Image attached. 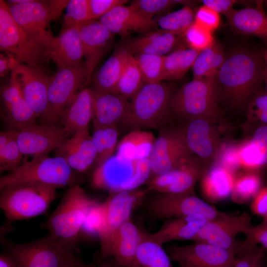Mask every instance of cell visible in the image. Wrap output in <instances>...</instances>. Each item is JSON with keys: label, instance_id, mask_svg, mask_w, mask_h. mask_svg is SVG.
<instances>
[{"label": "cell", "instance_id": "e575fe53", "mask_svg": "<svg viewBox=\"0 0 267 267\" xmlns=\"http://www.w3.org/2000/svg\"><path fill=\"white\" fill-rule=\"evenodd\" d=\"M226 57L221 46L214 42L197 55L192 67L193 79L215 78Z\"/></svg>", "mask_w": 267, "mask_h": 267}, {"label": "cell", "instance_id": "8992f818", "mask_svg": "<svg viewBox=\"0 0 267 267\" xmlns=\"http://www.w3.org/2000/svg\"><path fill=\"white\" fill-rule=\"evenodd\" d=\"M57 188L37 183L8 186L0 189V207L9 223L34 218L46 212Z\"/></svg>", "mask_w": 267, "mask_h": 267}, {"label": "cell", "instance_id": "30bf717a", "mask_svg": "<svg viewBox=\"0 0 267 267\" xmlns=\"http://www.w3.org/2000/svg\"><path fill=\"white\" fill-rule=\"evenodd\" d=\"M216 121L198 118L177 127L188 156L205 171L216 161L222 147Z\"/></svg>", "mask_w": 267, "mask_h": 267}, {"label": "cell", "instance_id": "d6986e66", "mask_svg": "<svg viewBox=\"0 0 267 267\" xmlns=\"http://www.w3.org/2000/svg\"><path fill=\"white\" fill-rule=\"evenodd\" d=\"M189 158L177 127L161 128L149 157L151 172L148 180L170 171Z\"/></svg>", "mask_w": 267, "mask_h": 267}, {"label": "cell", "instance_id": "f6af8a7d", "mask_svg": "<svg viewBox=\"0 0 267 267\" xmlns=\"http://www.w3.org/2000/svg\"><path fill=\"white\" fill-rule=\"evenodd\" d=\"M212 33L194 21L183 36L189 48L200 52L215 42Z\"/></svg>", "mask_w": 267, "mask_h": 267}, {"label": "cell", "instance_id": "7bdbcfd3", "mask_svg": "<svg viewBox=\"0 0 267 267\" xmlns=\"http://www.w3.org/2000/svg\"><path fill=\"white\" fill-rule=\"evenodd\" d=\"M106 216L103 202L99 203L93 200L87 213L80 232L87 237H99L106 227Z\"/></svg>", "mask_w": 267, "mask_h": 267}, {"label": "cell", "instance_id": "f35d334b", "mask_svg": "<svg viewBox=\"0 0 267 267\" xmlns=\"http://www.w3.org/2000/svg\"><path fill=\"white\" fill-rule=\"evenodd\" d=\"M118 126L101 127L93 129L92 139L96 155L94 165L97 167L114 155L118 145Z\"/></svg>", "mask_w": 267, "mask_h": 267}, {"label": "cell", "instance_id": "bcb514c9", "mask_svg": "<svg viewBox=\"0 0 267 267\" xmlns=\"http://www.w3.org/2000/svg\"><path fill=\"white\" fill-rule=\"evenodd\" d=\"M90 21L89 0H70L63 17V28L80 25Z\"/></svg>", "mask_w": 267, "mask_h": 267}, {"label": "cell", "instance_id": "003e7915", "mask_svg": "<svg viewBox=\"0 0 267 267\" xmlns=\"http://www.w3.org/2000/svg\"><path fill=\"white\" fill-rule=\"evenodd\" d=\"M263 4H265L266 6H267V0H263Z\"/></svg>", "mask_w": 267, "mask_h": 267}, {"label": "cell", "instance_id": "e0dca14e", "mask_svg": "<svg viewBox=\"0 0 267 267\" xmlns=\"http://www.w3.org/2000/svg\"><path fill=\"white\" fill-rule=\"evenodd\" d=\"M147 191L136 189L110 193L103 202L106 216V227L99 237L100 255L106 251L113 235L125 223L131 221L133 210L143 201Z\"/></svg>", "mask_w": 267, "mask_h": 267}, {"label": "cell", "instance_id": "7402d4cb", "mask_svg": "<svg viewBox=\"0 0 267 267\" xmlns=\"http://www.w3.org/2000/svg\"><path fill=\"white\" fill-rule=\"evenodd\" d=\"M113 34L126 36L131 33L146 34L156 27V22L141 14L133 7L121 5L112 9L99 19Z\"/></svg>", "mask_w": 267, "mask_h": 267}, {"label": "cell", "instance_id": "8fae6325", "mask_svg": "<svg viewBox=\"0 0 267 267\" xmlns=\"http://www.w3.org/2000/svg\"><path fill=\"white\" fill-rule=\"evenodd\" d=\"M7 56L12 71L11 78L17 83L24 98L38 118L42 123H58L48 97L51 76Z\"/></svg>", "mask_w": 267, "mask_h": 267}, {"label": "cell", "instance_id": "e7e4bbea", "mask_svg": "<svg viewBox=\"0 0 267 267\" xmlns=\"http://www.w3.org/2000/svg\"><path fill=\"white\" fill-rule=\"evenodd\" d=\"M259 225L261 226H267V215L263 218L262 222Z\"/></svg>", "mask_w": 267, "mask_h": 267}, {"label": "cell", "instance_id": "f5cc1de1", "mask_svg": "<svg viewBox=\"0 0 267 267\" xmlns=\"http://www.w3.org/2000/svg\"><path fill=\"white\" fill-rule=\"evenodd\" d=\"M128 1L126 0H89L90 21L99 19L114 7L124 5Z\"/></svg>", "mask_w": 267, "mask_h": 267}, {"label": "cell", "instance_id": "cb8c5ba5", "mask_svg": "<svg viewBox=\"0 0 267 267\" xmlns=\"http://www.w3.org/2000/svg\"><path fill=\"white\" fill-rule=\"evenodd\" d=\"M113 35L99 21L92 20L80 25V36L88 70V83L94 68L108 49Z\"/></svg>", "mask_w": 267, "mask_h": 267}, {"label": "cell", "instance_id": "9a60e30c", "mask_svg": "<svg viewBox=\"0 0 267 267\" xmlns=\"http://www.w3.org/2000/svg\"><path fill=\"white\" fill-rule=\"evenodd\" d=\"M71 135L56 123H35L17 130L16 140L23 155H47L60 146Z\"/></svg>", "mask_w": 267, "mask_h": 267}, {"label": "cell", "instance_id": "ffe728a7", "mask_svg": "<svg viewBox=\"0 0 267 267\" xmlns=\"http://www.w3.org/2000/svg\"><path fill=\"white\" fill-rule=\"evenodd\" d=\"M205 172L200 166L188 159L170 171L149 179L145 189L166 194L193 193L195 185Z\"/></svg>", "mask_w": 267, "mask_h": 267}, {"label": "cell", "instance_id": "6da1fadb", "mask_svg": "<svg viewBox=\"0 0 267 267\" xmlns=\"http://www.w3.org/2000/svg\"><path fill=\"white\" fill-rule=\"evenodd\" d=\"M266 73L262 52L235 50L226 57L215 77L218 104L246 110L253 97L264 89Z\"/></svg>", "mask_w": 267, "mask_h": 267}, {"label": "cell", "instance_id": "60d3db41", "mask_svg": "<svg viewBox=\"0 0 267 267\" xmlns=\"http://www.w3.org/2000/svg\"><path fill=\"white\" fill-rule=\"evenodd\" d=\"M262 187V179L259 173L245 172L236 175L231 200L238 204L245 203L253 199Z\"/></svg>", "mask_w": 267, "mask_h": 267}, {"label": "cell", "instance_id": "94428289", "mask_svg": "<svg viewBox=\"0 0 267 267\" xmlns=\"http://www.w3.org/2000/svg\"><path fill=\"white\" fill-rule=\"evenodd\" d=\"M97 265H95V267H124L119 264L112 257H109L105 259Z\"/></svg>", "mask_w": 267, "mask_h": 267}, {"label": "cell", "instance_id": "277c9868", "mask_svg": "<svg viewBox=\"0 0 267 267\" xmlns=\"http://www.w3.org/2000/svg\"><path fill=\"white\" fill-rule=\"evenodd\" d=\"M215 78L193 79L175 89L169 103L171 120L184 122L198 118L217 121L220 111Z\"/></svg>", "mask_w": 267, "mask_h": 267}, {"label": "cell", "instance_id": "ac0fdd59", "mask_svg": "<svg viewBox=\"0 0 267 267\" xmlns=\"http://www.w3.org/2000/svg\"><path fill=\"white\" fill-rule=\"evenodd\" d=\"M88 83V70L85 61L75 66L58 68L56 73L51 76L48 97L58 123L62 112L79 89Z\"/></svg>", "mask_w": 267, "mask_h": 267}, {"label": "cell", "instance_id": "ba28073f", "mask_svg": "<svg viewBox=\"0 0 267 267\" xmlns=\"http://www.w3.org/2000/svg\"><path fill=\"white\" fill-rule=\"evenodd\" d=\"M73 170L62 157L34 156L0 178V190L26 183H42L57 188L71 186L75 179Z\"/></svg>", "mask_w": 267, "mask_h": 267}, {"label": "cell", "instance_id": "f546056e", "mask_svg": "<svg viewBox=\"0 0 267 267\" xmlns=\"http://www.w3.org/2000/svg\"><path fill=\"white\" fill-rule=\"evenodd\" d=\"M235 176L233 171L214 162L200 179L202 195L211 202L225 199L231 196Z\"/></svg>", "mask_w": 267, "mask_h": 267}, {"label": "cell", "instance_id": "ee69618b", "mask_svg": "<svg viewBox=\"0 0 267 267\" xmlns=\"http://www.w3.org/2000/svg\"><path fill=\"white\" fill-rule=\"evenodd\" d=\"M134 56L144 83L163 81L164 56L144 53L136 54Z\"/></svg>", "mask_w": 267, "mask_h": 267}, {"label": "cell", "instance_id": "816d5d0a", "mask_svg": "<svg viewBox=\"0 0 267 267\" xmlns=\"http://www.w3.org/2000/svg\"><path fill=\"white\" fill-rule=\"evenodd\" d=\"M264 254V249L256 246L240 254L233 267H263Z\"/></svg>", "mask_w": 267, "mask_h": 267}, {"label": "cell", "instance_id": "91938a15", "mask_svg": "<svg viewBox=\"0 0 267 267\" xmlns=\"http://www.w3.org/2000/svg\"><path fill=\"white\" fill-rule=\"evenodd\" d=\"M0 267H19L15 261L5 252L0 255Z\"/></svg>", "mask_w": 267, "mask_h": 267}, {"label": "cell", "instance_id": "ab89813d", "mask_svg": "<svg viewBox=\"0 0 267 267\" xmlns=\"http://www.w3.org/2000/svg\"><path fill=\"white\" fill-rule=\"evenodd\" d=\"M144 84L134 55L130 53L121 76L111 92L128 100L132 98Z\"/></svg>", "mask_w": 267, "mask_h": 267}, {"label": "cell", "instance_id": "03108f58", "mask_svg": "<svg viewBox=\"0 0 267 267\" xmlns=\"http://www.w3.org/2000/svg\"><path fill=\"white\" fill-rule=\"evenodd\" d=\"M264 89L265 91L267 93V74L266 73L264 78Z\"/></svg>", "mask_w": 267, "mask_h": 267}, {"label": "cell", "instance_id": "b9f144b4", "mask_svg": "<svg viewBox=\"0 0 267 267\" xmlns=\"http://www.w3.org/2000/svg\"><path fill=\"white\" fill-rule=\"evenodd\" d=\"M195 14L190 6L182 8L160 17L156 22L160 30L178 35L185 31L194 21Z\"/></svg>", "mask_w": 267, "mask_h": 267}, {"label": "cell", "instance_id": "f907efd6", "mask_svg": "<svg viewBox=\"0 0 267 267\" xmlns=\"http://www.w3.org/2000/svg\"><path fill=\"white\" fill-rule=\"evenodd\" d=\"M194 22L213 32L220 25V14L203 4L196 11L195 14Z\"/></svg>", "mask_w": 267, "mask_h": 267}, {"label": "cell", "instance_id": "d6a6232c", "mask_svg": "<svg viewBox=\"0 0 267 267\" xmlns=\"http://www.w3.org/2000/svg\"><path fill=\"white\" fill-rule=\"evenodd\" d=\"M156 139L151 132L132 130L118 143L116 154L129 160L149 158Z\"/></svg>", "mask_w": 267, "mask_h": 267}, {"label": "cell", "instance_id": "7a4b0ae2", "mask_svg": "<svg viewBox=\"0 0 267 267\" xmlns=\"http://www.w3.org/2000/svg\"><path fill=\"white\" fill-rule=\"evenodd\" d=\"M175 90L170 83H144L131 98L123 126L134 130L161 129L171 121L169 103Z\"/></svg>", "mask_w": 267, "mask_h": 267}, {"label": "cell", "instance_id": "4dcf8cb0", "mask_svg": "<svg viewBox=\"0 0 267 267\" xmlns=\"http://www.w3.org/2000/svg\"><path fill=\"white\" fill-rule=\"evenodd\" d=\"M93 117V95L91 89L79 91L71 100L60 118V125L71 134L88 128Z\"/></svg>", "mask_w": 267, "mask_h": 267}, {"label": "cell", "instance_id": "7dc6e473", "mask_svg": "<svg viewBox=\"0 0 267 267\" xmlns=\"http://www.w3.org/2000/svg\"><path fill=\"white\" fill-rule=\"evenodd\" d=\"M181 3L180 0H135L130 5L145 17L153 19L154 16Z\"/></svg>", "mask_w": 267, "mask_h": 267}, {"label": "cell", "instance_id": "3957f363", "mask_svg": "<svg viewBox=\"0 0 267 267\" xmlns=\"http://www.w3.org/2000/svg\"><path fill=\"white\" fill-rule=\"evenodd\" d=\"M93 201L80 185L75 184L69 187L58 206L41 226L57 241L79 249L81 228Z\"/></svg>", "mask_w": 267, "mask_h": 267}, {"label": "cell", "instance_id": "4316f807", "mask_svg": "<svg viewBox=\"0 0 267 267\" xmlns=\"http://www.w3.org/2000/svg\"><path fill=\"white\" fill-rule=\"evenodd\" d=\"M80 27L63 28L48 49V57L55 63L58 68L75 66L83 62Z\"/></svg>", "mask_w": 267, "mask_h": 267}, {"label": "cell", "instance_id": "74e56055", "mask_svg": "<svg viewBox=\"0 0 267 267\" xmlns=\"http://www.w3.org/2000/svg\"><path fill=\"white\" fill-rule=\"evenodd\" d=\"M238 168L259 173L267 167V148L248 139L237 146Z\"/></svg>", "mask_w": 267, "mask_h": 267}, {"label": "cell", "instance_id": "680465c9", "mask_svg": "<svg viewBox=\"0 0 267 267\" xmlns=\"http://www.w3.org/2000/svg\"><path fill=\"white\" fill-rule=\"evenodd\" d=\"M11 71L10 62L8 56H6L1 53L0 54V75L4 77L9 71Z\"/></svg>", "mask_w": 267, "mask_h": 267}, {"label": "cell", "instance_id": "9f6ffc18", "mask_svg": "<svg viewBox=\"0 0 267 267\" xmlns=\"http://www.w3.org/2000/svg\"><path fill=\"white\" fill-rule=\"evenodd\" d=\"M249 139L267 148V125H251Z\"/></svg>", "mask_w": 267, "mask_h": 267}, {"label": "cell", "instance_id": "44dd1931", "mask_svg": "<svg viewBox=\"0 0 267 267\" xmlns=\"http://www.w3.org/2000/svg\"><path fill=\"white\" fill-rule=\"evenodd\" d=\"M93 95V127L96 128L123 125L128 114V100L115 93L91 89Z\"/></svg>", "mask_w": 267, "mask_h": 267}, {"label": "cell", "instance_id": "484cf974", "mask_svg": "<svg viewBox=\"0 0 267 267\" xmlns=\"http://www.w3.org/2000/svg\"><path fill=\"white\" fill-rule=\"evenodd\" d=\"M0 99L5 119L10 129H20L35 123L38 118L24 98L20 89L12 78L2 88Z\"/></svg>", "mask_w": 267, "mask_h": 267}, {"label": "cell", "instance_id": "db71d44e", "mask_svg": "<svg viewBox=\"0 0 267 267\" xmlns=\"http://www.w3.org/2000/svg\"><path fill=\"white\" fill-rule=\"evenodd\" d=\"M250 208L256 215L264 218L267 215V186L262 187L253 198Z\"/></svg>", "mask_w": 267, "mask_h": 267}, {"label": "cell", "instance_id": "8d00e7d4", "mask_svg": "<svg viewBox=\"0 0 267 267\" xmlns=\"http://www.w3.org/2000/svg\"><path fill=\"white\" fill-rule=\"evenodd\" d=\"M171 259L162 245L143 232L136 255V267H174Z\"/></svg>", "mask_w": 267, "mask_h": 267}, {"label": "cell", "instance_id": "1f68e13d", "mask_svg": "<svg viewBox=\"0 0 267 267\" xmlns=\"http://www.w3.org/2000/svg\"><path fill=\"white\" fill-rule=\"evenodd\" d=\"M263 4V0L257 1L255 7L234 9L226 18L238 32L257 37L267 43V14Z\"/></svg>", "mask_w": 267, "mask_h": 267}, {"label": "cell", "instance_id": "681fc988", "mask_svg": "<svg viewBox=\"0 0 267 267\" xmlns=\"http://www.w3.org/2000/svg\"><path fill=\"white\" fill-rule=\"evenodd\" d=\"M245 235V240L240 244L239 255L256 247L258 244L267 250V226L253 225Z\"/></svg>", "mask_w": 267, "mask_h": 267}, {"label": "cell", "instance_id": "6125c7cd", "mask_svg": "<svg viewBox=\"0 0 267 267\" xmlns=\"http://www.w3.org/2000/svg\"><path fill=\"white\" fill-rule=\"evenodd\" d=\"M67 267H95V265L86 264L82 261L80 257H79Z\"/></svg>", "mask_w": 267, "mask_h": 267}, {"label": "cell", "instance_id": "be15d7a7", "mask_svg": "<svg viewBox=\"0 0 267 267\" xmlns=\"http://www.w3.org/2000/svg\"><path fill=\"white\" fill-rule=\"evenodd\" d=\"M262 55L265 62L266 74H267V49L264 50L262 51Z\"/></svg>", "mask_w": 267, "mask_h": 267}, {"label": "cell", "instance_id": "83f0119b", "mask_svg": "<svg viewBox=\"0 0 267 267\" xmlns=\"http://www.w3.org/2000/svg\"><path fill=\"white\" fill-rule=\"evenodd\" d=\"M180 35L158 30L153 31L124 43L122 47L132 54H150L166 56L180 46Z\"/></svg>", "mask_w": 267, "mask_h": 267}, {"label": "cell", "instance_id": "d590c367", "mask_svg": "<svg viewBox=\"0 0 267 267\" xmlns=\"http://www.w3.org/2000/svg\"><path fill=\"white\" fill-rule=\"evenodd\" d=\"M200 52L180 46L164 57L163 81L178 80L192 68Z\"/></svg>", "mask_w": 267, "mask_h": 267}, {"label": "cell", "instance_id": "7c38bea8", "mask_svg": "<svg viewBox=\"0 0 267 267\" xmlns=\"http://www.w3.org/2000/svg\"><path fill=\"white\" fill-rule=\"evenodd\" d=\"M157 193L146 204L148 213L156 219L169 220L199 214L211 221L225 214L199 198L194 193Z\"/></svg>", "mask_w": 267, "mask_h": 267}, {"label": "cell", "instance_id": "5bb4252c", "mask_svg": "<svg viewBox=\"0 0 267 267\" xmlns=\"http://www.w3.org/2000/svg\"><path fill=\"white\" fill-rule=\"evenodd\" d=\"M8 6L16 23L30 38L47 52L55 38L49 26L52 20L48 0H33Z\"/></svg>", "mask_w": 267, "mask_h": 267}, {"label": "cell", "instance_id": "11a10c76", "mask_svg": "<svg viewBox=\"0 0 267 267\" xmlns=\"http://www.w3.org/2000/svg\"><path fill=\"white\" fill-rule=\"evenodd\" d=\"M203 4L226 17L233 10L236 1L234 0H203Z\"/></svg>", "mask_w": 267, "mask_h": 267}, {"label": "cell", "instance_id": "6f0895ef", "mask_svg": "<svg viewBox=\"0 0 267 267\" xmlns=\"http://www.w3.org/2000/svg\"><path fill=\"white\" fill-rule=\"evenodd\" d=\"M69 2L68 0H48V7L52 20L57 19Z\"/></svg>", "mask_w": 267, "mask_h": 267}, {"label": "cell", "instance_id": "d4e9b609", "mask_svg": "<svg viewBox=\"0 0 267 267\" xmlns=\"http://www.w3.org/2000/svg\"><path fill=\"white\" fill-rule=\"evenodd\" d=\"M143 234L131 221L125 223L113 235L104 259L112 257L124 267H136V252Z\"/></svg>", "mask_w": 267, "mask_h": 267}, {"label": "cell", "instance_id": "f1b7e54d", "mask_svg": "<svg viewBox=\"0 0 267 267\" xmlns=\"http://www.w3.org/2000/svg\"><path fill=\"white\" fill-rule=\"evenodd\" d=\"M208 221L201 214H192L167 220L157 231L148 234L162 245L174 240H192Z\"/></svg>", "mask_w": 267, "mask_h": 267}, {"label": "cell", "instance_id": "9c48e42d", "mask_svg": "<svg viewBox=\"0 0 267 267\" xmlns=\"http://www.w3.org/2000/svg\"><path fill=\"white\" fill-rule=\"evenodd\" d=\"M0 49L19 62L47 73L50 59L46 50L27 35L13 19L8 5L2 0H0Z\"/></svg>", "mask_w": 267, "mask_h": 267}, {"label": "cell", "instance_id": "2e32d148", "mask_svg": "<svg viewBox=\"0 0 267 267\" xmlns=\"http://www.w3.org/2000/svg\"><path fill=\"white\" fill-rule=\"evenodd\" d=\"M166 251L179 267H233L236 260L234 253L204 243L172 245Z\"/></svg>", "mask_w": 267, "mask_h": 267}, {"label": "cell", "instance_id": "52a82bcc", "mask_svg": "<svg viewBox=\"0 0 267 267\" xmlns=\"http://www.w3.org/2000/svg\"><path fill=\"white\" fill-rule=\"evenodd\" d=\"M151 172L149 158L129 160L116 154L95 167L91 183L94 188L110 193L133 190L147 183Z\"/></svg>", "mask_w": 267, "mask_h": 267}, {"label": "cell", "instance_id": "603a6c76", "mask_svg": "<svg viewBox=\"0 0 267 267\" xmlns=\"http://www.w3.org/2000/svg\"><path fill=\"white\" fill-rule=\"evenodd\" d=\"M70 168L79 172L87 171L94 163L96 151L88 128L77 131L55 150Z\"/></svg>", "mask_w": 267, "mask_h": 267}, {"label": "cell", "instance_id": "c3c4849f", "mask_svg": "<svg viewBox=\"0 0 267 267\" xmlns=\"http://www.w3.org/2000/svg\"><path fill=\"white\" fill-rule=\"evenodd\" d=\"M23 155L18 145L16 134L5 146L0 150V173L9 172L19 166Z\"/></svg>", "mask_w": 267, "mask_h": 267}, {"label": "cell", "instance_id": "4fadbf2b", "mask_svg": "<svg viewBox=\"0 0 267 267\" xmlns=\"http://www.w3.org/2000/svg\"><path fill=\"white\" fill-rule=\"evenodd\" d=\"M252 226L251 218L246 212L238 215L225 213L208 221L192 240L215 245L237 255L240 244L236 241V237L241 233L245 235Z\"/></svg>", "mask_w": 267, "mask_h": 267}, {"label": "cell", "instance_id": "836d02e7", "mask_svg": "<svg viewBox=\"0 0 267 267\" xmlns=\"http://www.w3.org/2000/svg\"><path fill=\"white\" fill-rule=\"evenodd\" d=\"M121 47L102 64L94 78V87L112 91L116 86L130 54Z\"/></svg>", "mask_w": 267, "mask_h": 267}, {"label": "cell", "instance_id": "5b68a950", "mask_svg": "<svg viewBox=\"0 0 267 267\" xmlns=\"http://www.w3.org/2000/svg\"><path fill=\"white\" fill-rule=\"evenodd\" d=\"M5 236L0 241L3 252L19 267H67L80 256L79 249L67 246L47 234L38 240L15 243Z\"/></svg>", "mask_w": 267, "mask_h": 267}]
</instances>
